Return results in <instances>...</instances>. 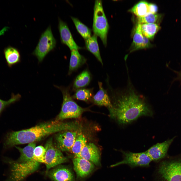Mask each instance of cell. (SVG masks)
<instances>
[{"mask_svg":"<svg viewBox=\"0 0 181 181\" xmlns=\"http://www.w3.org/2000/svg\"><path fill=\"white\" fill-rule=\"evenodd\" d=\"M77 123L65 122L55 120L41 123L29 128L11 131L6 135L4 143L5 149L15 145L40 141L49 135L66 131H75L79 128Z\"/></svg>","mask_w":181,"mask_h":181,"instance_id":"1","label":"cell"},{"mask_svg":"<svg viewBox=\"0 0 181 181\" xmlns=\"http://www.w3.org/2000/svg\"><path fill=\"white\" fill-rule=\"evenodd\" d=\"M114 97V118L119 122L126 124L142 116H151V110L144 100L130 88Z\"/></svg>","mask_w":181,"mask_h":181,"instance_id":"2","label":"cell"},{"mask_svg":"<svg viewBox=\"0 0 181 181\" xmlns=\"http://www.w3.org/2000/svg\"><path fill=\"white\" fill-rule=\"evenodd\" d=\"M20 153L18 159L15 161L7 157L4 161L9 165L10 174L8 178L4 181H22L29 175L37 170L40 163L33 158L35 143L28 144L22 148L15 146Z\"/></svg>","mask_w":181,"mask_h":181,"instance_id":"3","label":"cell"},{"mask_svg":"<svg viewBox=\"0 0 181 181\" xmlns=\"http://www.w3.org/2000/svg\"><path fill=\"white\" fill-rule=\"evenodd\" d=\"M109 25L103 8L101 0L95 2L94 7L93 30L94 34L100 37L106 46Z\"/></svg>","mask_w":181,"mask_h":181,"instance_id":"4","label":"cell"},{"mask_svg":"<svg viewBox=\"0 0 181 181\" xmlns=\"http://www.w3.org/2000/svg\"><path fill=\"white\" fill-rule=\"evenodd\" d=\"M59 88L62 92L63 100L61 111L56 120L60 121L79 117L84 111V109L79 106L73 100L68 88L61 87Z\"/></svg>","mask_w":181,"mask_h":181,"instance_id":"5","label":"cell"},{"mask_svg":"<svg viewBox=\"0 0 181 181\" xmlns=\"http://www.w3.org/2000/svg\"><path fill=\"white\" fill-rule=\"evenodd\" d=\"M158 171L164 181H181V160L163 161Z\"/></svg>","mask_w":181,"mask_h":181,"instance_id":"6","label":"cell"},{"mask_svg":"<svg viewBox=\"0 0 181 181\" xmlns=\"http://www.w3.org/2000/svg\"><path fill=\"white\" fill-rule=\"evenodd\" d=\"M56 41L50 26L41 36L38 43L33 53L39 62L42 61L46 55L55 47Z\"/></svg>","mask_w":181,"mask_h":181,"instance_id":"7","label":"cell"},{"mask_svg":"<svg viewBox=\"0 0 181 181\" xmlns=\"http://www.w3.org/2000/svg\"><path fill=\"white\" fill-rule=\"evenodd\" d=\"M44 148L46 152L44 163L47 174L52 168L66 162L67 158L63 155L61 151L55 146L51 138L47 142Z\"/></svg>","mask_w":181,"mask_h":181,"instance_id":"8","label":"cell"},{"mask_svg":"<svg viewBox=\"0 0 181 181\" xmlns=\"http://www.w3.org/2000/svg\"><path fill=\"white\" fill-rule=\"evenodd\" d=\"M122 153L124 157L123 160L112 165L111 167H114L124 164L128 165L132 168L147 167L149 166L152 161L145 152L135 153L122 151Z\"/></svg>","mask_w":181,"mask_h":181,"instance_id":"9","label":"cell"},{"mask_svg":"<svg viewBox=\"0 0 181 181\" xmlns=\"http://www.w3.org/2000/svg\"><path fill=\"white\" fill-rule=\"evenodd\" d=\"M77 133L76 131L73 130L59 132L55 137L56 147L61 151H70Z\"/></svg>","mask_w":181,"mask_h":181,"instance_id":"10","label":"cell"},{"mask_svg":"<svg viewBox=\"0 0 181 181\" xmlns=\"http://www.w3.org/2000/svg\"><path fill=\"white\" fill-rule=\"evenodd\" d=\"M173 139L174 138L162 143H158L151 147L145 152L152 161H159L165 156L168 148Z\"/></svg>","mask_w":181,"mask_h":181,"instance_id":"11","label":"cell"},{"mask_svg":"<svg viewBox=\"0 0 181 181\" xmlns=\"http://www.w3.org/2000/svg\"><path fill=\"white\" fill-rule=\"evenodd\" d=\"M98 83L99 89L94 96L93 98V101L97 105L107 107L109 110L111 117L114 118L113 108L107 91L103 87L102 82H99Z\"/></svg>","mask_w":181,"mask_h":181,"instance_id":"12","label":"cell"},{"mask_svg":"<svg viewBox=\"0 0 181 181\" xmlns=\"http://www.w3.org/2000/svg\"><path fill=\"white\" fill-rule=\"evenodd\" d=\"M59 23V29L62 43L67 46L71 51L81 49L74 41L66 24L60 19Z\"/></svg>","mask_w":181,"mask_h":181,"instance_id":"13","label":"cell"},{"mask_svg":"<svg viewBox=\"0 0 181 181\" xmlns=\"http://www.w3.org/2000/svg\"><path fill=\"white\" fill-rule=\"evenodd\" d=\"M79 158L87 160L96 165H98L100 163L99 151L93 143L86 144L82 150Z\"/></svg>","mask_w":181,"mask_h":181,"instance_id":"14","label":"cell"},{"mask_svg":"<svg viewBox=\"0 0 181 181\" xmlns=\"http://www.w3.org/2000/svg\"><path fill=\"white\" fill-rule=\"evenodd\" d=\"M74 168L77 175L81 177L88 175L93 170L94 164L81 158L75 157L73 159Z\"/></svg>","mask_w":181,"mask_h":181,"instance_id":"15","label":"cell"},{"mask_svg":"<svg viewBox=\"0 0 181 181\" xmlns=\"http://www.w3.org/2000/svg\"><path fill=\"white\" fill-rule=\"evenodd\" d=\"M47 174L54 181H74L71 170L63 166H58L49 170Z\"/></svg>","mask_w":181,"mask_h":181,"instance_id":"16","label":"cell"},{"mask_svg":"<svg viewBox=\"0 0 181 181\" xmlns=\"http://www.w3.org/2000/svg\"><path fill=\"white\" fill-rule=\"evenodd\" d=\"M4 54L8 66L10 68L20 61L19 52L16 48L11 46L5 48Z\"/></svg>","mask_w":181,"mask_h":181,"instance_id":"17","label":"cell"},{"mask_svg":"<svg viewBox=\"0 0 181 181\" xmlns=\"http://www.w3.org/2000/svg\"><path fill=\"white\" fill-rule=\"evenodd\" d=\"M71 51L69 75L84 64L86 61V59L80 54L78 50H73Z\"/></svg>","mask_w":181,"mask_h":181,"instance_id":"18","label":"cell"},{"mask_svg":"<svg viewBox=\"0 0 181 181\" xmlns=\"http://www.w3.org/2000/svg\"><path fill=\"white\" fill-rule=\"evenodd\" d=\"M97 37V35L94 34L85 40V45L87 50L93 54L103 65V63L100 53Z\"/></svg>","mask_w":181,"mask_h":181,"instance_id":"19","label":"cell"},{"mask_svg":"<svg viewBox=\"0 0 181 181\" xmlns=\"http://www.w3.org/2000/svg\"><path fill=\"white\" fill-rule=\"evenodd\" d=\"M91 80V76L89 71L85 70L78 75L73 83V89L75 90L88 85Z\"/></svg>","mask_w":181,"mask_h":181,"instance_id":"20","label":"cell"},{"mask_svg":"<svg viewBox=\"0 0 181 181\" xmlns=\"http://www.w3.org/2000/svg\"><path fill=\"white\" fill-rule=\"evenodd\" d=\"M87 140L85 136L81 132L77 133L73 146L70 151L75 155V157L79 158L80 152L87 143Z\"/></svg>","mask_w":181,"mask_h":181,"instance_id":"21","label":"cell"},{"mask_svg":"<svg viewBox=\"0 0 181 181\" xmlns=\"http://www.w3.org/2000/svg\"><path fill=\"white\" fill-rule=\"evenodd\" d=\"M141 26L143 35L150 39L153 38L155 35L160 28L156 23L143 24H141Z\"/></svg>","mask_w":181,"mask_h":181,"instance_id":"22","label":"cell"},{"mask_svg":"<svg viewBox=\"0 0 181 181\" xmlns=\"http://www.w3.org/2000/svg\"><path fill=\"white\" fill-rule=\"evenodd\" d=\"M149 3L145 1H141L134 5L129 11L138 17H142L149 13Z\"/></svg>","mask_w":181,"mask_h":181,"instance_id":"23","label":"cell"},{"mask_svg":"<svg viewBox=\"0 0 181 181\" xmlns=\"http://www.w3.org/2000/svg\"><path fill=\"white\" fill-rule=\"evenodd\" d=\"M144 36L141 31V24H138L133 37L131 52L141 49L144 40Z\"/></svg>","mask_w":181,"mask_h":181,"instance_id":"24","label":"cell"},{"mask_svg":"<svg viewBox=\"0 0 181 181\" xmlns=\"http://www.w3.org/2000/svg\"><path fill=\"white\" fill-rule=\"evenodd\" d=\"M71 18L78 32L85 40L91 36V30L89 28L77 18L73 17Z\"/></svg>","mask_w":181,"mask_h":181,"instance_id":"25","label":"cell"},{"mask_svg":"<svg viewBox=\"0 0 181 181\" xmlns=\"http://www.w3.org/2000/svg\"><path fill=\"white\" fill-rule=\"evenodd\" d=\"M92 96V89L81 88L76 90L73 97L78 100L87 102L90 99Z\"/></svg>","mask_w":181,"mask_h":181,"instance_id":"26","label":"cell"},{"mask_svg":"<svg viewBox=\"0 0 181 181\" xmlns=\"http://www.w3.org/2000/svg\"><path fill=\"white\" fill-rule=\"evenodd\" d=\"M159 18V15L149 13L142 17H137L138 24L156 23Z\"/></svg>","mask_w":181,"mask_h":181,"instance_id":"27","label":"cell"},{"mask_svg":"<svg viewBox=\"0 0 181 181\" xmlns=\"http://www.w3.org/2000/svg\"><path fill=\"white\" fill-rule=\"evenodd\" d=\"M46 149L42 146L36 147L34 150L33 158L36 161L41 163H44Z\"/></svg>","mask_w":181,"mask_h":181,"instance_id":"28","label":"cell"},{"mask_svg":"<svg viewBox=\"0 0 181 181\" xmlns=\"http://www.w3.org/2000/svg\"><path fill=\"white\" fill-rule=\"evenodd\" d=\"M21 97L20 95L19 94L15 95L13 93H12L11 98L8 100L5 101L0 99V115L7 107L18 101Z\"/></svg>","mask_w":181,"mask_h":181,"instance_id":"29","label":"cell"},{"mask_svg":"<svg viewBox=\"0 0 181 181\" xmlns=\"http://www.w3.org/2000/svg\"><path fill=\"white\" fill-rule=\"evenodd\" d=\"M158 10V8L156 5L153 4L149 3V13L156 14Z\"/></svg>","mask_w":181,"mask_h":181,"instance_id":"30","label":"cell"},{"mask_svg":"<svg viewBox=\"0 0 181 181\" xmlns=\"http://www.w3.org/2000/svg\"><path fill=\"white\" fill-rule=\"evenodd\" d=\"M144 40L141 49L147 48L151 46V44L149 39L144 36Z\"/></svg>","mask_w":181,"mask_h":181,"instance_id":"31","label":"cell"},{"mask_svg":"<svg viewBox=\"0 0 181 181\" xmlns=\"http://www.w3.org/2000/svg\"><path fill=\"white\" fill-rule=\"evenodd\" d=\"M176 74L177 76L172 80L171 83H172L175 81H179L181 82V70L178 71L171 69Z\"/></svg>","mask_w":181,"mask_h":181,"instance_id":"32","label":"cell"}]
</instances>
